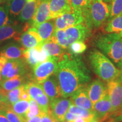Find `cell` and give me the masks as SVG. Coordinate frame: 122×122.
I'll use <instances>...</instances> for the list:
<instances>
[{"label":"cell","instance_id":"50","mask_svg":"<svg viewBox=\"0 0 122 122\" xmlns=\"http://www.w3.org/2000/svg\"><path fill=\"white\" fill-rule=\"evenodd\" d=\"M104 2H105L106 3H107V4H109V3H110L111 2V0H103Z\"/></svg>","mask_w":122,"mask_h":122},{"label":"cell","instance_id":"7","mask_svg":"<svg viewBox=\"0 0 122 122\" xmlns=\"http://www.w3.org/2000/svg\"><path fill=\"white\" fill-rule=\"evenodd\" d=\"M56 29L65 30L68 27L78 25L84 22V18L81 12L72 10L55 19Z\"/></svg>","mask_w":122,"mask_h":122},{"label":"cell","instance_id":"20","mask_svg":"<svg viewBox=\"0 0 122 122\" xmlns=\"http://www.w3.org/2000/svg\"><path fill=\"white\" fill-rule=\"evenodd\" d=\"M41 1V0H33L27 2L18 16L19 20L21 22H25L32 19Z\"/></svg>","mask_w":122,"mask_h":122},{"label":"cell","instance_id":"32","mask_svg":"<svg viewBox=\"0 0 122 122\" xmlns=\"http://www.w3.org/2000/svg\"><path fill=\"white\" fill-rule=\"evenodd\" d=\"M24 89V84H23L19 87L15 88L7 92V100L10 105H13L16 102L20 100V94Z\"/></svg>","mask_w":122,"mask_h":122},{"label":"cell","instance_id":"9","mask_svg":"<svg viewBox=\"0 0 122 122\" xmlns=\"http://www.w3.org/2000/svg\"><path fill=\"white\" fill-rule=\"evenodd\" d=\"M48 53L42 48L41 45L24 51L23 58L31 69L35 68L39 64L45 62L49 58Z\"/></svg>","mask_w":122,"mask_h":122},{"label":"cell","instance_id":"29","mask_svg":"<svg viewBox=\"0 0 122 122\" xmlns=\"http://www.w3.org/2000/svg\"><path fill=\"white\" fill-rule=\"evenodd\" d=\"M50 40L61 46L62 48L67 49L69 47L66 38V35L64 30L56 29Z\"/></svg>","mask_w":122,"mask_h":122},{"label":"cell","instance_id":"8","mask_svg":"<svg viewBox=\"0 0 122 122\" xmlns=\"http://www.w3.org/2000/svg\"><path fill=\"white\" fill-rule=\"evenodd\" d=\"M66 38L68 45L76 41L84 42L91 35V30L85 23H81L65 29Z\"/></svg>","mask_w":122,"mask_h":122},{"label":"cell","instance_id":"45","mask_svg":"<svg viewBox=\"0 0 122 122\" xmlns=\"http://www.w3.org/2000/svg\"><path fill=\"white\" fill-rule=\"evenodd\" d=\"M10 104H8V103H6L4 102H2L0 101V111H4L6 108L7 107V106Z\"/></svg>","mask_w":122,"mask_h":122},{"label":"cell","instance_id":"30","mask_svg":"<svg viewBox=\"0 0 122 122\" xmlns=\"http://www.w3.org/2000/svg\"><path fill=\"white\" fill-rule=\"evenodd\" d=\"M45 114V113H44L41 111V110L40 109L39 105L37 104V102L35 100L31 99L29 101L28 110L27 111V114H25V117H24V119L25 120H27L28 119L36 117V116L40 115H44Z\"/></svg>","mask_w":122,"mask_h":122},{"label":"cell","instance_id":"2","mask_svg":"<svg viewBox=\"0 0 122 122\" xmlns=\"http://www.w3.org/2000/svg\"><path fill=\"white\" fill-rule=\"evenodd\" d=\"M89 61L94 72L102 80L109 82L119 77L120 70L103 53L98 50H94L90 53Z\"/></svg>","mask_w":122,"mask_h":122},{"label":"cell","instance_id":"31","mask_svg":"<svg viewBox=\"0 0 122 122\" xmlns=\"http://www.w3.org/2000/svg\"><path fill=\"white\" fill-rule=\"evenodd\" d=\"M12 109L16 114L22 116L24 118L29 108V101L25 100H20L14 104L11 105Z\"/></svg>","mask_w":122,"mask_h":122},{"label":"cell","instance_id":"27","mask_svg":"<svg viewBox=\"0 0 122 122\" xmlns=\"http://www.w3.org/2000/svg\"><path fill=\"white\" fill-rule=\"evenodd\" d=\"M27 2V0H9L7 6L10 16L14 18L19 16Z\"/></svg>","mask_w":122,"mask_h":122},{"label":"cell","instance_id":"46","mask_svg":"<svg viewBox=\"0 0 122 122\" xmlns=\"http://www.w3.org/2000/svg\"><path fill=\"white\" fill-rule=\"evenodd\" d=\"M121 112H122V105L121 107H120L119 109V110H118V111H116L115 112H114V113L112 114V115H111V117H114V116L117 115H118V114H119L120 113H121Z\"/></svg>","mask_w":122,"mask_h":122},{"label":"cell","instance_id":"43","mask_svg":"<svg viewBox=\"0 0 122 122\" xmlns=\"http://www.w3.org/2000/svg\"><path fill=\"white\" fill-rule=\"evenodd\" d=\"M0 122H10L2 111H0Z\"/></svg>","mask_w":122,"mask_h":122},{"label":"cell","instance_id":"39","mask_svg":"<svg viewBox=\"0 0 122 122\" xmlns=\"http://www.w3.org/2000/svg\"><path fill=\"white\" fill-rule=\"evenodd\" d=\"M77 116L75 115V114H72V112H70V111H67V113L66 114L65 117V120L64 121H74L76 118H77Z\"/></svg>","mask_w":122,"mask_h":122},{"label":"cell","instance_id":"5","mask_svg":"<svg viewBox=\"0 0 122 122\" xmlns=\"http://www.w3.org/2000/svg\"><path fill=\"white\" fill-rule=\"evenodd\" d=\"M59 58L49 57L45 62L40 63L32 69L30 74V80L41 84L50 76L55 75L57 69Z\"/></svg>","mask_w":122,"mask_h":122},{"label":"cell","instance_id":"23","mask_svg":"<svg viewBox=\"0 0 122 122\" xmlns=\"http://www.w3.org/2000/svg\"><path fill=\"white\" fill-rule=\"evenodd\" d=\"M41 47L50 57H57L59 59V58L66 53L65 49L62 48L60 45L53 42L50 39L44 42L42 44Z\"/></svg>","mask_w":122,"mask_h":122},{"label":"cell","instance_id":"36","mask_svg":"<svg viewBox=\"0 0 122 122\" xmlns=\"http://www.w3.org/2000/svg\"><path fill=\"white\" fill-rule=\"evenodd\" d=\"M9 14L7 6H0V28L12 24L11 20L9 19Z\"/></svg>","mask_w":122,"mask_h":122},{"label":"cell","instance_id":"3","mask_svg":"<svg viewBox=\"0 0 122 122\" xmlns=\"http://www.w3.org/2000/svg\"><path fill=\"white\" fill-rule=\"evenodd\" d=\"M96 45L119 67L122 63V34L108 33L100 35L96 40Z\"/></svg>","mask_w":122,"mask_h":122},{"label":"cell","instance_id":"48","mask_svg":"<svg viewBox=\"0 0 122 122\" xmlns=\"http://www.w3.org/2000/svg\"><path fill=\"white\" fill-rule=\"evenodd\" d=\"M52 122H60L59 120H58L57 119H56V118H54V117H53V119H52Z\"/></svg>","mask_w":122,"mask_h":122},{"label":"cell","instance_id":"10","mask_svg":"<svg viewBox=\"0 0 122 122\" xmlns=\"http://www.w3.org/2000/svg\"><path fill=\"white\" fill-rule=\"evenodd\" d=\"M71 99L57 98L50 102V110L54 118L60 122H64L66 114L72 104Z\"/></svg>","mask_w":122,"mask_h":122},{"label":"cell","instance_id":"16","mask_svg":"<svg viewBox=\"0 0 122 122\" xmlns=\"http://www.w3.org/2000/svg\"><path fill=\"white\" fill-rule=\"evenodd\" d=\"M49 1L51 19H56L72 10L70 0H49Z\"/></svg>","mask_w":122,"mask_h":122},{"label":"cell","instance_id":"26","mask_svg":"<svg viewBox=\"0 0 122 122\" xmlns=\"http://www.w3.org/2000/svg\"><path fill=\"white\" fill-rule=\"evenodd\" d=\"M24 88L30 94V98L33 100H35L39 96L45 93L40 84L31 80L24 84Z\"/></svg>","mask_w":122,"mask_h":122},{"label":"cell","instance_id":"38","mask_svg":"<svg viewBox=\"0 0 122 122\" xmlns=\"http://www.w3.org/2000/svg\"><path fill=\"white\" fill-rule=\"evenodd\" d=\"M105 122H122V112L114 117H109Z\"/></svg>","mask_w":122,"mask_h":122},{"label":"cell","instance_id":"34","mask_svg":"<svg viewBox=\"0 0 122 122\" xmlns=\"http://www.w3.org/2000/svg\"><path fill=\"white\" fill-rule=\"evenodd\" d=\"M87 46L83 41H76L69 46L68 53L75 56H79L86 50Z\"/></svg>","mask_w":122,"mask_h":122},{"label":"cell","instance_id":"51","mask_svg":"<svg viewBox=\"0 0 122 122\" xmlns=\"http://www.w3.org/2000/svg\"><path fill=\"white\" fill-rule=\"evenodd\" d=\"M63 122H72V121H64Z\"/></svg>","mask_w":122,"mask_h":122},{"label":"cell","instance_id":"11","mask_svg":"<svg viewBox=\"0 0 122 122\" xmlns=\"http://www.w3.org/2000/svg\"><path fill=\"white\" fill-rule=\"evenodd\" d=\"M93 111L98 122H103L112 114V106L107 94L93 105Z\"/></svg>","mask_w":122,"mask_h":122},{"label":"cell","instance_id":"19","mask_svg":"<svg viewBox=\"0 0 122 122\" xmlns=\"http://www.w3.org/2000/svg\"><path fill=\"white\" fill-rule=\"evenodd\" d=\"M23 29L25 30V27L20 25L10 24L3 26L0 28V44L5 41L8 40L13 38H16L19 40L20 32Z\"/></svg>","mask_w":122,"mask_h":122},{"label":"cell","instance_id":"24","mask_svg":"<svg viewBox=\"0 0 122 122\" xmlns=\"http://www.w3.org/2000/svg\"><path fill=\"white\" fill-rule=\"evenodd\" d=\"M68 111L77 115L78 117L88 119L92 120V122H98V120L96 119L95 114L93 111L82 109L78 106H76L72 103L70 105L69 109H68Z\"/></svg>","mask_w":122,"mask_h":122},{"label":"cell","instance_id":"15","mask_svg":"<svg viewBox=\"0 0 122 122\" xmlns=\"http://www.w3.org/2000/svg\"><path fill=\"white\" fill-rule=\"evenodd\" d=\"M44 92L49 99L50 102L61 97L60 88L56 75L50 76L43 83L40 84Z\"/></svg>","mask_w":122,"mask_h":122},{"label":"cell","instance_id":"17","mask_svg":"<svg viewBox=\"0 0 122 122\" xmlns=\"http://www.w3.org/2000/svg\"><path fill=\"white\" fill-rule=\"evenodd\" d=\"M86 86L81 88L77 91L75 93L71 96L70 99L73 104L76 105V106H78L82 109L93 111V105L88 96Z\"/></svg>","mask_w":122,"mask_h":122},{"label":"cell","instance_id":"12","mask_svg":"<svg viewBox=\"0 0 122 122\" xmlns=\"http://www.w3.org/2000/svg\"><path fill=\"white\" fill-rule=\"evenodd\" d=\"M88 96L93 105L101 100L107 94V86L102 80L96 79L86 86Z\"/></svg>","mask_w":122,"mask_h":122},{"label":"cell","instance_id":"42","mask_svg":"<svg viewBox=\"0 0 122 122\" xmlns=\"http://www.w3.org/2000/svg\"><path fill=\"white\" fill-rule=\"evenodd\" d=\"M42 116L43 115H42L36 116V117H33V118L28 119L26 120V122H40Z\"/></svg>","mask_w":122,"mask_h":122},{"label":"cell","instance_id":"25","mask_svg":"<svg viewBox=\"0 0 122 122\" xmlns=\"http://www.w3.org/2000/svg\"><path fill=\"white\" fill-rule=\"evenodd\" d=\"M107 33L122 34V14L109 20L105 28Z\"/></svg>","mask_w":122,"mask_h":122},{"label":"cell","instance_id":"22","mask_svg":"<svg viewBox=\"0 0 122 122\" xmlns=\"http://www.w3.org/2000/svg\"><path fill=\"white\" fill-rule=\"evenodd\" d=\"M30 75L28 76H23V77L3 80L0 84V86L6 92H8L15 88L19 87L23 84H25L29 81H30Z\"/></svg>","mask_w":122,"mask_h":122},{"label":"cell","instance_id":"47","mask_svg":"<svg viewBox=\"0 0 122 122\" xmlns=\"http://www.w3.org/2000/svg\"><path fill=\"white\" fill-rule=\"evenodd\" d=\"M119 68H120V75H119V77L118 79L122 82V63L121 64V65L120 66Z\"/></svg>","mask_w":122,"mask_h":122},{"label":"cell","instance_id":"4","mask_svg":"<svg viewBox=\"0 0 122 122\" xmlns=\"http://www.w3.org/2000/svg\"><path fill=\"white\" fill-rule=\"evenodd\" d=\"M110 6L103 0H92L89 12L84 18L85 24L90 30L98 28L109 20Z\"/></svg>","mask_w":122,"mask_h":122},{"label":"cell","instance_id":"49","mask_svg":"<svg viewBox=\"0 0 122 122\" xmlns=\"http://www.w3.org/2000/svg\"><path fill=\"white\" fill-rule=\"evenodd\" d=\"M2 80H3V79H2V74H1V72H0V84H1V82H2Z\"/></svg>","mask_w":122,"mask_h":122},{"label":"cell","instance_id":"1","mask_svg":"<svg viewBox=\"0 0 122 122\" xmlns=\"http://www.w3.org/2000/svg\"><path fill=\"white\" fill-rule=\"evenodd\" d=\"M55 75L60 88L61 97L67 98L85 87L91 76L79 56L66 53L59 58Z\"/></svg>","mask_w":122,"mask_h":122},{"label":"cell","instance_id":"6","mask_svg":"<svg viewBox=\"0 0 122 122\" xmlns=\"http://www.w3.org/2000/svg\"><path fill=\"white\" fill-rule=\"evenodd\" d=\"M106 86L107 93L112 106L111 116L119 110L122 105V82L117 79L107 82Z\"/></svg>","mask_w":122,"mask_h":122},{"label":"cell","instance_id":"33","mask_svg":"<svg viewBox=\"0 0 122 122\" xmlns=\"http://www.w3.org/2000/svg\"><path fill=\"white\" fill-rule=\"evenodd\" d=\"M2 111L10 122H26V120L22 116L16 114L14 111L11 105H9Z\"/></svg>","mask_w":122,"mask_h":122},{"label":"cell","instance_id":"14","mask_svg":"<svg viewBox=\"0 0 122 122\" xmlns=\"http://www.w3.org/2000/svg\"><path fill=\"white\" fill-rule=\"evenodd\" d=\"M50 19L49 1V0H41L31 19V27L45 22Z\"/></svg>","mask_w":122,"mask_h":122},{"label":"cell","instance_id":"41","mask_svg":"<svg viewBox=\"0 0 122 122\" xmlns=\"http://www.w3.org/2000/svg\"><path fill=\"white\" fill-rule=\"evenodd\" d=\"M20 100H25V101H30L31 100V98H30V94L27 92L25 90V88L23 91H22V92L20 94Z\"/></svg>","mask_w":122,"mask_h":122},{"label":"cell","instance_id":"13","mask_svg":"<svg viewBox=\"0 0 122 122\" xmlns=\"http://www.w3.org/2000/svg\"><path fill=\"white\" fill-rule=\"evenodd\" d=\"M19 41L25 49L41 45L42 40L34 27H30L20 36Z\"/></svg>","mask_w":122,"mask_h":122},{"label":"cell","instance_id":"44","mask_svg":"<svg viewBox=\"0 0 122 122\" xmlns=\"http://www.w3.org/2000/svg\"><path fill=\"white\" fill-rule=\"evenodd\" d=\"M73 122H92V120L81 117H77Z\"/></svg>","mask_w":122,"mask_h":122},{"label":"cell","instance_id":"28","mask_svg":"<svg viewBox=\"0 0 122 122\" xmlns=\"http://www.w3.org/2000/svg\"><path fill=\"white\" fill-rule=\"evenodd\" d=\"M72 10L80 11L83 14L84 18L89 12L92 0H70Z\"/></svg>","mask_w":122,"mask_h":122},{"label":"cell","instance_id":"40","mask_svg":"<svg viewBox=\"0 0 122 122\" xmlns=\"http://www.w3.org/2000/svg\"><path fill=\"white\" fill-rule=\"evenodd\" d=\"M53 116L51 115L50 110L48 113L45 114V115L42 116L40 122H52Z\"/></svg>","mask_w":122,"mask_h":122},{"label":"cell","instance_id":"37","mask_svg":"<svg viewBox=\"0 0 122 122\" xmlns=\"http://www.w3.org/2000/svg\"><path fill=\"white\" fill-rule=\"evenodd\" d=\"M0 101L9 104L7 100V92L3 89L1 86H0Z\"/></svg>","mask_w":122,"mask_h":122},{"label":"cell","instance_id":"18","mask_svg":"<svg viewBox=\"0 0 122 122\" xmlns=\"http://www.w3.org/2000/svg\"><path fill=\"white\" fill-rule=\"evenodd\" d=\"M25 49L17 44L11 42L5 45L0 50V56L10 59L22 58Z\"/></svg>","mask_w":122,"mask_h":122},{"label":"cell","instance_id":"21","mask_svg":"<svg viewBox=\"0 0 122 122\" xmlns=\"http://www.w3.org/2000/svg\"><path fill=\"white\" fill-rule=\"evenodd\" d=\"M32 27H34L36 29L40 36L41 38L42 42H44L49 40L54 33L56 30L55 21L53 20H49Z\"/></svg>","mask_w":122,"mask_h":122},{"label":"cell","instance_id":"35","mask_svg":"<svg viewBox=\"0 0 122 122\" xmlns=\"http://www.w3.org/2000/svg\"><path fill=\"white\" fill-rule=\"evenodd\" d=\"M110 6V13L108 20L122 14V0H111Z\"/></svg>","mask_w":122,"mask_h":122},{"label":"cell","instance_id":"52","mask_svg":"<svg viewBox=\"0 0 122 122\" xmlns=\"http://www.w3.org/2000/svg\"><path fill=\"white\" fill-rule=\"evenodd\" d=\"M1 1H2V0H0V3L1 2Z\"/></svg>","mask_w":122,"mask_h":122}]
</instances>
